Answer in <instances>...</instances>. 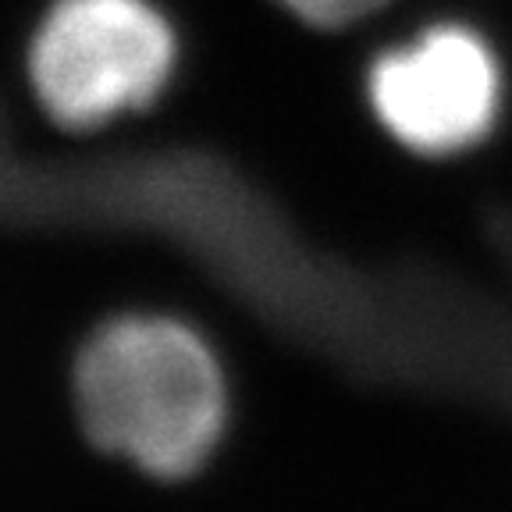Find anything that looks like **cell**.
I'll list each match as a JSON object with an SVG mask.
<instances>
[{
  "label": "cell",
  "mask_w": 512,
  "mask_h": 512,
  "mask_svg": "<svg viewBox=\"0 0 512 512\" xmlns=\"http://www.w3.org/2000/svg\"><path fill=\"white\" fill-rule=\"evenodd\" d=\"M367 107L377 128L413 157L473 150L505 111V68L495 43L470 22H431L367 64Z\"/></svg>",
  "instance_id": "cell-3"
},
{
  "label": "cell",
  "mask_w": 512,
  "mask_h": 512,
  "mask_svg": "<svg viewBox=\"0 0 512 512\" xmlns=\"http://www.w3.org/2000/svg\"><path fill=\"white\" fill-rule=\"evenodd\" d=\"M75 406L100 448L157 477H185L221 441L228 388L214 349L189 324L121 317L82 349Z\"/></svg>",
  "instance_id": "cell-1"
},
{
  "label": "cell",
  "mask_w": 512,
  "mask_h": 512,
  "mask_svg": "<svg viewBox=\"0 0 512 512\" xmlns=\"http://www.w3.org/2000/svg\"><path fill=\"white\" fill-rule=\"evenodd\" d=\"M175 32L150 0H54L29 50L43 111L93 128L146 107L175 68Z\"/></svg>",
  "instance_id": "cell-2"
},
{
  "label": "cell",
  "mask_w": 512,
  "mask_h": 512,
  "mask_svg": "<svg viewBox=\"0 0 512 512\" xmlns=\"http://www.w3.org/2000/svg\"><path fill=\"white\" fill-rule=\"evenodd\" d=\"M274 4L310 29L335 32L374 18L388 0H274Z\"/></svg>",
  "instance_id": "cell-4"
}]
</instances>
